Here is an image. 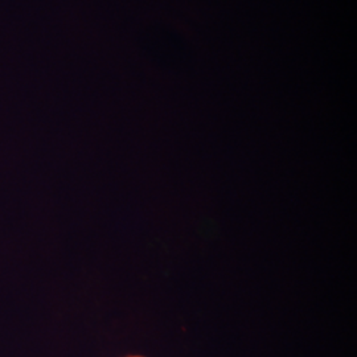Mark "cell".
<instances>
[{
  "mask_svg": "<svg viewBox=\"0 0 357 357\" xmlns=\"http://www.w3.org/2000/svg\"><path fill=\"white\" fill-rule=\"evenodd\" d=\"M128 357H144V356H128Z\"/></svg>",
  "mask_w": 357,
  "mask_h": 357,
  "instance_id": "cell-1",
  "label": "cell"
}]
</instances>
